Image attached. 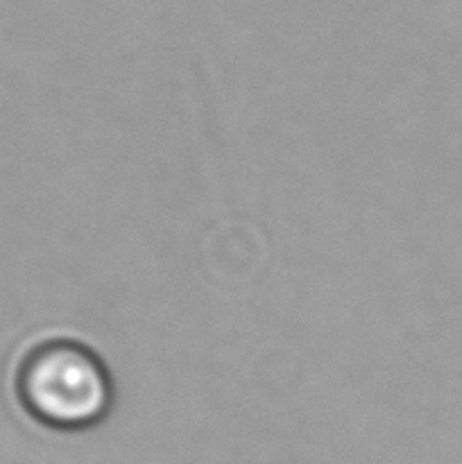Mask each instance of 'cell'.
I'll list each match as a JSON object with an SVG mask.
<instances>
[{
    "instance_id": "cell-2",
    "label": "cell",
    "mask_w": 462,
    "mask_h": 464,
    "mask_svg": "<svg viewBox=\"0 0 462 464\" xmlns=\"http://www.w3.org/2000/svg\"><path fill=\"white\" fill-rule=\"evenodd\" d=\"M9 385H12V381H9V383H7V388H5V392H3V397H0V408H3L5 399H7V394H9Z\"/></svg>"
},
{
    "instance_id": "cell-1",
    "label": "cell",
    "mask_w": 462,
    "mask_h": 464,
    "mask_svg": "<svg viewBox=\"0 0 462 464\" xmlns=\"http://www.w3.org/2000/svg\"><path fill=\"white\" fill-rule=\"evenodd\" d=\"M14 392L34 424L84 430L100 424L113 403V383L98 353L62 335H41L14 372Z\"/></svg>"
}]
</instances>
